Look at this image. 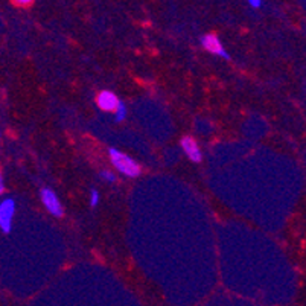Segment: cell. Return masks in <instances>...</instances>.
Masks as SVG:
<instances>
[{
  "label": "cell",
  "mask_w": 306,
  "mask_h": 306,
  "mask_svg": "<svg viewBox=\"0 0 306 306\" xmlns=\"http://www.w3.org/2000/svg\"><path fill=\"white\" fill-rule=\"evenodd\" d=\"M110 160H111L113 165L116 166V169L120 174L127 175L130 178L139 177L140 172H142L140 165L136 160H133L130 155H127L125 153H122L119 150H115V148L110 150Z\"/></svg>",
  "instance_id": "cell-1"
},
{
  "label": "cell",
  "mask_w": 306,
  "mask_h": 306,
  "mask_svg": "<svg viewBox=\"0 0 306 306\" xmlns=\"http://www.w3.org/2000/svg\"><path fill=\"white\" fill-rule=\"evenodd\" d=\"M40 198H41L43 206L49 210L51 215H53V217H56V218L63 217V213H64L63 204H61L58 195H56L51 187H43L41 192H40Z\"/></svg>",
  "instance_id": "cell-2"
},
{
  "label": "cell",
  "mask_w": 306,
  "mask_h": 306,
  "mask_svg": "<svg viewBox=\"0 0 306 306\" xmlns=\"http://www.w3.org/2000/svg\"><path fill=\"white\" fill-rule=\"evenodd\" d=\"M16 213V201L6 198L0 203V229L3 233H9L13 229V218Z\"/></svg>",
  "instance_id": "cell-3"
},
{
  "label": "cell",
  "mask_w": 306,
  "mask_h": 306,
  "mask_svg": "<svg viewBox=\"0 0 306 306\" xmlns=\"http://www.w3.org/2000/svg\"><path fill=\"white\" fill-rule=\"evenodd\" d=\"M201 44H203L204 49H206L207 52H210V53H213V55H218V56L225 58V60L230 58L229 52L222 48L220 38L215 35V34H206V35H203L201 37Z\"/></svg>",
  "instance_id": "cell-4"
},
{
  "label": "cell",
  "mask_w": 306,
  "mask_h": 306,
  "mask_svg": "<svg viewBox=\"0 0 306 306\" xmlns=\"http://www.w3.org/2000/svg\"><path fill=\"white\" fill-rule=\"evenodd\" d=\"M181 148H183L185 154L187 155V158L194 163H200L203 160V154L198 143L192 139V137H183L181 139Z\"/></svg>",
  "instance_id": "cell-5"
},
{
  "label": "cell",
  "mask_w": 306,
  "mask_h": 306,
  "mask_svg": "<svg viewBox=\"0 0 306 306\" xmlns=\"http://www.w3.org/2000/svg\"><path fill=\"white\" fill-rule=\"evenodd\" d=\"M118 96L110 92V90H104V92H101L96 98V104L102 111H115V108L118 107Z\"/></svg>",
  "instance_id": "cell-6"
},
{
  "label": "cell",
  "mask_w": 306,
  "mask_h": 306,
  "mask_svg": "<svg viewBox=\"0 0 306 306\" xmlns=\"http://www.w3.org/2000/svg\"><path fill=\"white\" fill-rule=\"evenodd\" d=\"M127 115H128V110H127V105L123 104V102H118V107L115 108V119H116V122H122L123 119L127 118Z\"/></svg>",
  "instance_id": "cell-7"
},
{
  "label": "cell",
  "mask_w": 306,
  "mask_h": 306,
  "mask_svg": "<svg viewBox=\"0 0 306 306\" xmlns=\"http://www.w3.org/2000/svg\"><path fill=\"white\" fill-rule=\"evenodd\" d=\"M98 203H99V192L96 189H92V192H90V206L96 207Z\"/></svg>",
  "instance_id": "cell-8"
},
{
  "label": "cell",
  "mask_w": 306,
  "mask_h": 306,
  "mask_svg": "<svg viewBox=\"0 0 306 306\" xmlns=\"http://www.w3.org/2000/svg\"><path fill=\"white\" fill-rule=\"evenodd\" d=\"M101 178L108 181V183H115V181H116V175L113 172H110V171H102L101 172Z\"/></svg>",
  "instance_id": "cell-9"
},
{
  "label": "cell",
  "mask_w": 306,
  "mask_h": 306,
  "mask_svg": "<svg viewBox=\"0 0 306 306\" xmlns=\"http://www.w3.org/2000/svg\"><path fill=\"white\" fill-rule=\"evenodd\" d=\"M13 2H14L17 6H23V8H26V6H31V5L34 3V0H13Z\"/></svg>",
  "instance_id": "cell-10"
},
{
  "label": "cell",
  "mask_w": 306,
  "mask_h": 306,
  "mask_svg": "<svg viewBox=\"0 0 306 306\" xmlns=\"http://www.w3.org/2000/svg\"><path fill=\"white\" fill-rule=\"evenodd\" d=\"M247 2L253 8H260V5H262V0H247Z\"/></svg>",
  "instance_id": "cell-11"
},
{
  "label": "cell",
  "mask_w": 306,
  "mask_h": 306,
  "mask_svg": "<svg viewBox=\"0 0 306 306\" xmlns=\"http://www.w3.org/2000/svg\"><path fill=\"white\" fill-rule=\"evenodd\" d=\"M5 192V181H3V175H2V171H0V195H2Z\"/></svg>",
  "instance_id": "cell-12"
}]
</instances>
